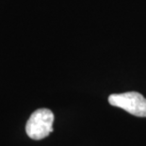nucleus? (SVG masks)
Returning a JSON list of instances; mask_svg holds the SVG:
<instances>
[{
  "instance_id": "f03ea898",
  "label": "nucleus",
  "mask_w": 146,
  "mask_h": 146,
  "mask_svg": "<svg viewBox=\"0 0 146 146\" xmlns=\"http://www.w3.org/2000/svg\"><path fill=\"white\" fill-rule=\"evenodd\" d=\"M108 102L136 117H146V99L139 92L111 94L108 97Z\"/></svg>"
},
{
  "instance_id": "f257e3e1",
  "label": "nucleus",
  "mask_w": 146,
  "mask_h": 146,
  "mask_svg": "<svg viewBox=\"0 0 146 146\" xmlns=\"http://www.w3.org/2000/svg\"><path fill=\"white\" fill-rule=\"evenodd\" d=\"M54 114L47 108H41L31 114L26 125V132L30 139H42L54 131Z\"/></svg>"
}]
</instances>
